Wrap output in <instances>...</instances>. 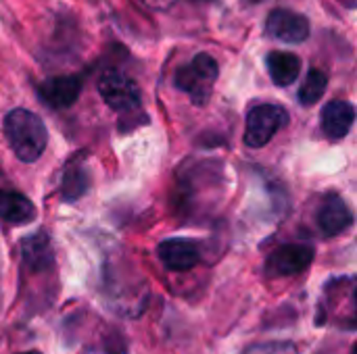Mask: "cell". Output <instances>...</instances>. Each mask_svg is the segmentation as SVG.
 <instances>
[{
  "mask_svg": "<svg viewBox=\"0 0 357 354\" xmlns=\"http://www.w3.org/2000/svg\"><path fill=\"white\" fill-rule=\"evenodd\" d=\"M243 354H299L293 342H261L251 344Z\"/></svg>",
  "mask_w": 357,
  "mask_h": 354,
  "instance_id": "obj_16",
  "label": "cell"
},
{
  "mask_svg": "<svg viewBox=\"0 0 357 354\" xmlns=\"http://www.w3.org/2000/svg\"><path fill=\"white\" fill-rule=\"evenodd\" d=\"M4 134L10 150L23 163L38 161L48 144L44 121L27 108H13L4 117Z\"/></svg>",
  "mask_w": 357,
  "mask_h": 354,
  "instance_id": "obj_1",
  "label": "cell"
},
{
  "mask_svg": "<svg viewBox=\"0 0 357 354\" xmlns=\"http://www.w3.org/2000/svg\"><path fill=\"white\" fill-rule=\"evenodd\" d=\"M354 225V213L341 196H326L318 211V227L326 238H335Z\"/></svg>",
  "mask_w": 357,
  "mask_h": 354,
  "instance_id": "obj_10",
  "label": "cell"
},
{
  "mask_svg": "<svg viewBox=\"0 0 357 354\" xmlns=\"http://www.w3.org/2000/svg\"><path fill=\"white\" fill-rule=\"evenodd\" d=\"M314 246L310 244H284L270 252L266 261V273L270 277H293L303 273L314 261Z\"/></svg>",
  "mask_w": 357,
  "mask_h": 354,
  "instance_id": "obj_5",
  "label": "cell"
},
{
  "mask_svg": "<svg viewBox=\"0 0 357 354\" xmlns=\"http://www.w3.org/2000/svg\"><path fill=\"white\" fill-rule=\"evenodd\" d=\"M266 33L287 44H301L310 35V21L301 13L274 8L266 21Z\"/></svg>",
  "mask_w": 357,
  "mask_h": 354,
  "instance_id": "obj_6",
  "label": "cell"
},
{
  "mask_svg": "<svg viewBox=\"0 0 357 354\" xmlns=\"http://www.w3.org/2000/svg\"><path fill=\"white\" fill-rule=\"evenodd\" d=\"M40 98L50 108H69L82 94V77L79 75H56L44 79L38 86Z\"/></svg>",
  "mask_w": 357,
  "mask_h": 354,
  "instance_id": "obj_8",
  "label": "cell"
},
{
  "mask_svg": "<svg viewBox=\"0 0 357 354\" xmlns=\"http://www.w3.org/2000/svg\"><path fill=\"white\" fill-rule=\"evenodd\" d=\"M21 261L23 267L31 273L50 271L54 267V252L46 232L31 234L21 242Z\"/></svg>",
  "mask_w": 357,
  "mask_h": 354,
  "instance_id": "obj_11",
  "label": "cell"
},
{
  "mask_svg": "<svg viewBox=\"0 0 357 354\" xmlns=\"http://www.w3.org/2000/svg\"><path fill=\"white\" fill-rule=\"evenodd\" d=\"M157 255L161 259V263L169 269V271H190L199 265L201 261V248L195 240L188 238H169L163 240L157 246Z\"/></svg>",
  "mask_w": 357,
  "mask_h": 354,
  "instance_id": "obj_7",
  "label": "cell"
},
{
  "mask_svg": "<svg viewBox=\"0 0 357 354\" xmlns=\"http://www.w3.org/2000/svg\"><path fill=\"white\" fill-rule=\"evenodd\" d=\"M17 354H42V353H38V351H25V353H17Z\"/></svg>",
  "mask_w": 357,
  "mask_h": 354,
  "instance_id": "obj_18",
  "label": "cell"
},
{
  "mask_svg": "<svg viewBox=\"0 0 357 354\" xmlns=\"http://www.w3.org/2000/svg\"><path fill=\"white\" fill-rule=\"evenodd\" d=\"M140 2H144L149 8H155V10H167L176 0H140Z\"/></svg>",
  "mask_w": 357,
  "mask_h": 354,
  "instance_id": "obj_17",
  "label": "cell"
},
{
  "mask_svg": "<svg viewBox=\"0 0 357 354\" xmlns=\"http://www.w3.org/2000/svg\"><path fill=\"white\" fill-rule=\"evenodd\" d=\"M326 86H328V77L324 71L320 69H312L307 73V77L303 79V86L299 88V102L303 106H314L326 92Z\"/></svg>",
  "mask_w": 357,
  "mask_h": 354,
  "instance_id": "obj_15",
  "label": "cell"
},
{
  "mask_svg": "<svg viewBox=\"0 0 357 354\" xmlns=\"http://www.w3.org/2000/svg\"><path fill=\"white\" fill-rule=\"evenodd\" d=\"M38 211L33 207V202L19 194V192H10V190H0V219L13 225H25L31 223L36 219Z\"/></svg>",
  "mask_w": 357,
  "mask_h": 354,
  "instance_id": "obj_12",
  "label": "cell"
},
{
  "mask_svg": "<svg viewBox=\"0 0 357 354\" xmlns=\"http://www.w3.org/2000/svg\"><path fill=\"white\" fill-rule=\"evenodd\" d=\"M218 75H220L218 61L207 52H199L192 56L190 63L182 65L174 73V86H176V90L184 92L192 104L203 106L209 102V98L213 94Z\"/></svg>",
  "mask_w": 357,
  "mask_h": 354,
  "instance_id": "obj_2",
  "label": "cell"
},
{
  "mask_svg": "<svg viewBox=\"0 0 357 354\" xmlns=\"http://www.w3.org/2000/svg\"><path fill=\"white\" fill-rule=\"evenodd\" d=\"M90 179H88V171L84 165V154L71 159L63 171V179H61V198L65 202H75L77 198H82L88 192Z\"/></svg>",
  "mask_w": 357,
  "mask_h": 354,
  "instance_id": "obj_14",
  "label": "cell"
},
{
  "mask_svg": "<svg viewBox=\"0 0 357 354\" xmlns=\"http://www.w3.org/2000/svg\"><path fill=\"white\" fill-rule=\"evenodd\" d=\"M356 121V108L347 100H333L320 113V125L328 140H343Z\"/></svg>",
  "mask_w": 357,
  "mask_h": 354,
  "instance_id": "obj_9",
  "label": "cell"
},
{
  "mask_svg": "<svg viewBox=\"0 0 357 354\" xmlns=\"http://www.w3.org/2000/svg\"><path fill=\"white\" fill-rule=\"evenodd\" d=\"M266 67H268L270 79L276 86L287 88V86H291L299 77V73H301V58L297 54H293V52L272 50L266 56Z\"/></svg>",
  "mask_w": 357,
  "mask_h": 354,
  "instance_id": "obj_13",
  "label": "cell"
},
{
  "mask_svg": "<svg viewBox=\"0 0 357 354\" xmlns=\"http://www.w3.org/2000/svg\"><path fill=\"white\" fill-rule=\"evenodd\" d=\"M98 94L107 102V106L115 113L136 115L142 108V96L138 83L121 71H105L98 79Z\"/></svg>",
  "mask_w": 357,
  "mask_h": 354,
  "instance_id": "obj_3",
  "label": "cell"
},
{
  "mask_svg": "<svg viewBox=\"0 0 357 354\" xmlns=\"http://www.w3.org/2000/svg\"><path fill=\"white\" fill-rule=\"evenodd\" d=\"M289 123V113L280 104H257L247 115L245 144L251 148H264L284 125Z\"/></svg>",
  "mask_w": 357,
  "mask_h": 354,
  "instance_id": "obj_4",
  "label": "cell"
}]
</instances>
